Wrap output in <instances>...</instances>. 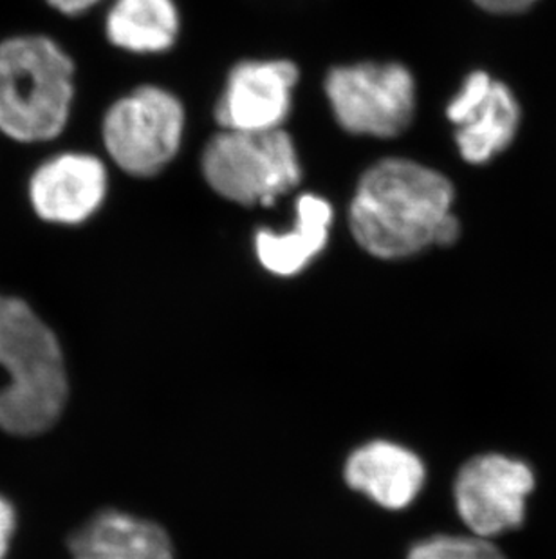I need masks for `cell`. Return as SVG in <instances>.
I'll return each instance as SVG.
<instances>
[{
	"mask_svg": "<svg viewBox=\"0 0 556 559\" xmlns=\"http://www.w3.org/2000/svg\"><path fill=\"white\" fill-rule=\"evenodd\" d=\"M456 190L439 170L407 158H385L363 173L349 206L358 245L379 259H403L454 245L461 223Z\"/></svg>",
	"mask_w": 556,
	"mask_h": 559,
	"instance_id": "1",
	"label": "cell"
},
{
	"mask_svg": "<svg viewBox=\"0 0 556 559\" xmlns=\"http://www.w3.org/2000/svg\"><path fill=\"white\" fill-rule=\"evenodd\" d=\"M78 66L55 35L15 33L0 40V138L55 147L73 122Z\"/></svg>",
	"mask_w": 556,
	"mask_h": 559,
	"instance_id": "2",
	"label": "cell"
},
{
	"mask_svg": "<svg viewBox=\"0 0 556 559\" xmlns=\"http://www.w3.org/2000/svg\"><path fill=\"white\" fill-rule=\"evenodd\" d=\"M0 429L37 437L53 428L68 404L69 382L53 330L24 299L0 292Z\"/></svg>",
	"mask_w": 556,
	"mask_h": 559,
	"instance_id": "3",
	"label": "cell"
},
{
	"mask_svg": "<svg viewBox=\"0 0 556 559\" xmlns=\"http://www.w3.org/2000/svg\"><path fill=\"white\" fill-rule=\"evenodd\" d=\"M183 131L184 109L178 96L145 84L104 107L98 143L116 169L129 178L147 180L176 158Z\"/></svg>",
	"mask_w": 556,
	"mask_h": 559,
	"instance_id": "4",
	"label": "cell"
},
{
	"mask_svg": "<svg viewBox=\"0 0 556 559\" xmlns=\"http://www.w3.org/2000/svg\"><path fill=\"white\" fill-rule=\"evenodd\" d=\"M201 169L206 183L239 205H274L302 180L299 154L288 132L228 131L206 145Z\"/></svg>",
	"mask_w": 556,
	"mask_h": 559,
	"instance_id": "5",
	"label": "cell"
},
{
	"mask_svg": "<svg viewBox=\"0 0 556 559\" xmlns=\"http://www.w3.org/2000/svg\"><path fill=\"white\" fill-rule=\"evenodd\" d=\"M324 90L336 122L351 134L396 138L414 118V76L401 63L362 62L333 68Z\"/></svg>",
	"mask_w": 556,
	"mask_h": 559,
	"instance_id": "6",
	"label": "cell"
},
{
	"mask_svg": "<svg viewBox=\"0 0 556 559\" xmlns=\"http://www.w3.org/2000/svg\"><path fill=\"white\" fill-rule=\"evenodd\" d=\"M109 194V165L89 147H49L27 175L29 211L38 223L57 230L89 223L104 209Z\"/></svg>",
	"mask_w": 556,
	"mask_h": 559,
	"instance_id": "7",
	"label": "cell"
},
{
	"mask_svg": "<svg viewBox=\"0 0 556 559\" xmlns=\"http://www.w3.org/2000/svg\"><path fill=\"white\" fill-rule=\"evenodd\" d=\"M535 487L533 471L504 454L470 460L456 480L457 511L475 536L494 538L520 527L525 500Z\"/></svg>",
	"mask_w": 556,
	"mask_h": 559,
	"instance_id": "8",
	"label": "cell"
},
{
	"mask_svg": "<svg viewBox=\"0 0 556 559\" xmlns=\"http://www.w3.org/2000/svg\"><path fill=\"white\" fill-rule=\"evenodd\" d=\"M446 117L457 127L456 143L462 159L483 165L513 142L520 106L508 85L484 71H473L448 104Z\"/></svg>",
	"mask_w": 556,
	"mask_h": 559,
	"instance_id": "9",
	"label": "cell"
},
{
	"mask_svg": "<svg viewBox=\"0 0 556 559\" xmlns=\"http://www.w3.org/2000/svg\"><path fill=\"white\" fill-rule=\"evenodd\" d=\"M299 68L289 60H246L231 69L216 120L228 131H271L293 104Z\"/></svg>",
	"mask_w": 556,
	"mask_h": 559,
	"instance_id": "10",
	"label": "cell"
},
{
	"mask_svg": "<svg viewBox=\"0 0 556 559\" xmlns=\"http://www.w3.org/2000/svg\"><path fill=\"white\" fill-rule=\"evenodd\" d=\"M346 480L387 509H403L420 495L425 467L409 449L373 442L358 449L347 462Z\"/></svg>",
	"mask_w": 556,
	"mask_h": 559,
	"instance_id": "11",
	"label": "cell"
},
{
	"mask_svg": "<svg viewBox=\"0 0 556 559\" xmlns=\"http://www.w3.org/2000/svg\"><path fill=\"white\" fill-rule=\"evenodd\" d=\"M73 559H173L164 528L125 512L90 518L69 539Z\"/></svg>",
	"mask_w": 556,
	"mask_h": 559,
	"instance_id": "12",
	"label": "cell"
},
{
	"mask_svg": "<svg viewBox=\"0 0 556 559\" xmlns=\"http://www.w3.org/2000/svg\"><path fill=\"white\" fill-rule=\"evenodd\" d=\"M333 223V206L326 198L300 195L297 201V225L288 234L271 233L268 228L255 236L258 261L271 274H299L326 249Z\"/></svg>",
	"mask_w": 556,
	"mask_h": 559,
	"instance_id": "13",
	"label": "cell"
},
{
	"mask_svg": "<svg viewBox=\"0 0 556 559\" xmlns=\"http://www.w3.org/2000/svg\"><path fill=\"white\" fill-rule=\"evenodd\" d=\"M101 33L116 51L164 53L179 35L173 0H111L101 13Z\"/></svg>",
	"mask_w": 556,
	"mask_h": 559,
	"instance_id": "14",
	"label": "cell"
},
{
	"mask_svg": "<svg viewBox=\"0 0 556 559\" xmlns=\"http://www.w3.org/2000/svg\"><path fill=\"white\" fill-rule=\"evenodd\" d=\"M409 559H506L488 538L473 536H436L410 550Z\"/></svg>",
	"mask_w": 556,
	"mask_h": 559,
	"instance_id": "15",
	"label": "cell"
},
{
	"mask_svg": "<svg viewBox=\"0 0 556 559\" xmlns=\"http://www.w3.org/2000/svg\"><path fill=\"white\" fill-rule=\"evenodd\" d=\"M43 2L62 19L78 21L93 15L106 0H43Z\"/></svg>",
	"mask_w": 556,
	"mask_h": 559,
	"instance_id": "16",
	"label": "cell"
},
{
	"mask_svg": "<svg viewBox=\"0 0 556 559\" xmlns=\"http://www.w3.org/2000/svg\"><path fill=\"white\" fill-rule=\"evenodd\" d=\"M13 533H15V511L10 501L0 497V559L8 552Z\"/></svg>",
	"mask_w": 556,
	"mask_h": 559,
	"instance_id": "17",
	"label": "cell"
},
{
	"mask_svg": "<svg viewBox=\"0 0 556 559\" xmlns=\"http://www.w3.org/2000/svg\"><path fill=\"white\" fill-rule=\"evenodd\" d=\"M479 8L489 11V13H497V15H513V13H522L531 5L535 4L536 0H473Z\"/></svg>",
	"mask_w": 556,
	"mask_h": 559,
	"instance_id": "18",
	"label": "cell"
}]
</instances>
